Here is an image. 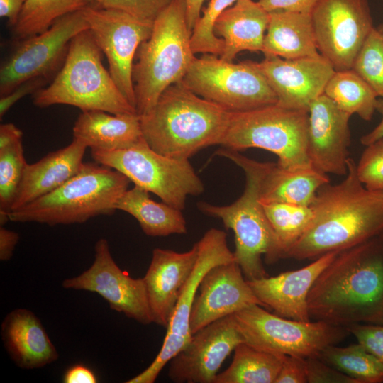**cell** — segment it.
<instances>
[{
	"label": "cell",
	"instance_id": "20",
	"mask_svg": "<svg viewBox=\"0 0 383 383\" xmlns=\"http://www.w3.org/2000/svg\"><path fill=\"white\" fill-rule=\"evenodd\" d=\"M308 113V155L311 166L326 174L346 175L351 115L324 94L311 103Z\"/></svg>",
	"mask_w": 383,
	"mask_h": 383
},
{
	"label": "cell",
	"instance_id": "34",
	"mask_svg": "<svg viewBox=\"0 0 383 383\" xmlns=\"http://www.w3.org/2000/svg\"><path fill=\"white\" fill-rule=\"evenodd\" d=\"M319 357L358 383L383 382V364L359 343L346 347L328 345Z\"/></svg>",
	"mask_w": 383,
	"mask_h": 383
},
{
	"label": "cell",
	"instance_id": "39",
	"mask_svg": "<svg viewBox=\"0 0 383 383\" xmlns=\"http://www.w3.org/2000/svg\"><path fill=\"white\" fill-rule=\"evenodd\" d=\"M172 0H100L97 6L125 11L140 20L153 23Z\"/></svg>",
	"mask_w": 383,
	"mask_h": 383
},
{
	"label": "cell",
	"instance_id": "19",
	"mask_svg": "<svg viewBox=\"0 0 383 383\" xmlns=\"http://www.w3.org/2000/svg\"><path fill=\"white\" fill-rule=\"evenodd\" d=\"M243 276L235 260L217 265L205 274L192 309V335L252 305L264 306Z\"/></svg>",
	"mask_w": 383,
	"mask_h": 383
},
{
	"label": "cell",
	"instance_id": "23",
	"mask_svg": "<svg viewBox=\"0 0 383 383\" xmlns=\"http://www.w3.org/2000/svg\"><path fill=\"white\" fill-rule=\"evenodd\" d=\"M1 333L9 355L22 369L43 367L59 357L40 320L30 310L9 312L2 321Z\"/></svg>",
	"mask_w": 383,
	"mask_h": 383
},
{
	"label": "cell",
	"instance_id": "4",
	"mask_svg": "<svg viewBox=\"0 0 383 383\" xmlns=\"http://www.w3.org/2000/svg\"><path fill=\"white\" fill-rule=\"evenodd\" d=\"M191 35L184 1L172 0L135 55L133 81L139 116L150 110L167 87L183 79L196 58Z\"/></svg>",
	"mask_w": 383,
	"mask_h": 383
},
{
	"label": "cell",
	"instance_id": "10",
	"mask_svg": "<svg viewBox=\"0 0 383 383\" xmlns=\"http://www.w3.org/2000/svg\"><path fill=\"white\" fill-rule=\"evenodd\" d=\"M196 95L230 112L247 111L277 102L256 62L233 63L219 56L196 57L182 80Z\"/></svg>",
	"mask_w": 383,
	"mask_h": 383
},
{
	"label": "cell",
	"instance_id": "21",
	"mask_svg": "<svg viewBox=\"0 0 383 383\" xmlns=\"http://www.w3.org/2000/svg\"><path fill=\"white\" fill-rule=\"evenodd\" d=\"M198 254L197 243L184 252L159 248L153 250L150 265L143 277L152 323L167 327Z\"/></svg>",
	"mask_w": 383,
	"mask_h": 383
},
{
	"label": "cell",
	"instance_id": "30",
	"mask_svg": "<svg viewBox=\"0 0 383 383\" xmlns=\"http://www.w3.org/2000/svg\"><path fill=\"white\" fill-rule=\"evenodd\" d=\"M23 133L13 123L0 125V224L9 219L27 162Z\"/></svg>",
	"mask_w": 383,
	"mask_h": 383
},
{
	"label": "cell",
	"instance_id": "48",
	"mask_svg": "<svg viewBox=\"0 0 383 383\" xmlns=\"http://www.w3.org/2000/svg\"><path fill=\"white\" fill-rule=\"evenodd\" d=\"M189 28L192 30L201 17L202 6L206 0H184Z\"/></svg>",
	"mask_w": 383,
	"mask_h": 383
},
{
	"label": "cell",
	"instance_id": "9",
	"mask_svg": "<svg viewBox=\"0 0 383 383\" xmlns=\"http://www.w3.org/2000/svg\"><path fill=\"white\" fill-rule=\"evenodd\" d=\"M96 162L116 170L129 180L179 210L188 196L203 193L204 187L189 160L174 159L152 150L143 137L133 145L112 151L91 150Z\"/></svg>",
	"mask_w": 383,
	"mask_h": 383
},
{
	"label": "cell",
	"instance_id": "51",
	"mask_svg": "<svg viewBox=\"0 0 383 383\" xmlns=\"http://www.w3.org/2000/svg\"><path fill=\"white\" fill-rule=\"evenodd\" d=\"M84 1V2H86L87 4L88 2H94L96 4H98V2L100 1V0H82Z\"/></svg>",
	"mask_w": 383,
	"mask_h": 383
},
{
	"label": "cell",
	"instance_id": "7",
	"mask_svg": "<svg viewBox=\"0 0 383 383\" xmlns=\"http://www.w3.org/2000/svg\"><path fill=\"white\" fill-rule=\"evenodd\" d=\"M131 181L120 172L91 162L50 193L9 214L13 222L48 226L82 223L101 215H111Z\"/></svg>",
	"mask_w": 383,
	"mask_h": 383
},
{
	"label": "cell",
	"instance_id": "2",
	"mask_svg": "<svg viewBox=\"0 0 383 383\" xmlns=\"http://www.w3.org/2000/svg\"><path fill=\"white\" fill-rule=\"evenodd\" d=\"M311 207L313 218L286 258L313 260L355 247L383 231V191L369 190L362 184L350 157L345 179L323 186Z\"/></svg>",
	"mask_w": 383,
	"mask_h": 383
},
{
	"label": "cell",
	"instance_id": "33",
	"mask_svg": "<svg viewBox=\"0 0 383 383\" xmlns=\"http://www.w3.org/2000/svg\"><path fill=\"white\" fill-rule=\"evenodd\" d=\"M262 205L276 238L278 259L286 258L288 252L309 226L313 210L311 206L286 203Z\"/></svg>",
	"mask_w": 383,
	"mask_h": 383
},
{
	"label": "cell",
	"instance_id": "6",
	"mask_svg": "<svg viewBox=\"0 0 383 383\" xmlns=\"http://www.w3.org/2000/svg\"><path fill=\"white\" fill-rule=\"evenodd\" d=\"M101 56L89 29L77 34L53 80L33 94V104L40 108L65 104L82 111L138 114L104 67Z\"/></svg>",
	"mask_w": 383,
	"mask_h": 383
},
{
	"label": "cell",
	"instance_id": "14",
	"mask_svg": "<svg viewBox=\"0 0 383 383\" xmlns=\"http://www.w3.org/2000/svg\"><path fill=\"white\" fill-rule=\"evenodd\" d=\"M83 12L89 31L106 55L109 73L123 96L135 108L134 60L140 44L149 38L153 23L121 10L99 6L87 5Z\"/></svg>",
	"mask_w": 383,
	"mask_h": 383
},
{
	"label": "cell",
	"instance_id": "18",
	"mask_svg": "<svg viewBox=\"0 0 383 383\" xmlns=\"http://www.w3.org/2000/svg\"><path fill=\"white\" fill-rule=\"evenodd\" d=\"M256 65L284 108L308 111L311 103L323 94L335 70L321 55L296 59L265 57Z\"/></svg>",
	"mask_w": 383,
	"mask_h": 383
},
{
	"label": "cell",
	"instance_id": "52",
	"mask_svg": "<svg viewBox=\"0 0 383 383\" xmlns=\"http://www.w3.org/2000/svg\"><path fill=\"white\" fill-rule=\"evenodd\" d=\"M379 235L383 238V231Z\"/></svg>",
	"mask_w": 383,
	"mask_h": 383
},
{
	"label": "cell",
	"instance_id": "25",
	"mask_svg": "<svg viewBox=\"0 0 383 383\" xmlns=\"http://www.w3.org/2000/svg\"><path fill=\"white\" fill-rule=\"evenodd\" d=\"M270 13L258 1L238 0L216 19L213 33L223 41L220 57L232 62L241 51H261Z\"/></svg>",
	"mask_w": 383,
	"mask_h": 383
},
{
	"label": "cell",
	"instance_id": "27",
	"mask_svg": "<svg viewBox=\"0 0 383 383\" xmlns=\"http://www.w3.org/2000/svg\"><path fill=\"white\" fill-rule=\"evenodd\" d=\"M269 13L262 50L265 57L292 60L321 55L311 14L286 11Z\"/></svg>",
	"mask_w": 383,
	"mask_h": 383
},
{
	"label": "cell",
	"instance_id": "32",
	"mask_svg": "<svg viewBox=\"0 0 383 383\" xmlns=\"http://www.w3.org/2000/svg\"><path fill=\"white\" fill-rule=\"evenodd\" d=\"M323 94L343 111L370 121L377 111L378 96L371 87L353 69L335 70Z\"/></svg>",
	"mask_w": 383,
	"mask_h": 383
},
{
	"label": "cell",
	"instance_id": "40",
	"mask_svg": "<svg viewBox=\"0 0 383 383\" xmlns=\"http://www.w3.org/2000/svg\"><path fill=\"white\" fill-rule=\"evenodd\" d=\"M345 328L360 345L383 364V324L360 323Z\"/></svg>",
	"mask_w": 383,
	"mask_h": 383
},
{
	"label": "cell",
	"instance_id": "43",
	"mask_svg": "<svg viewBox=\"0 0 383 383\" xmlns=\"http://www.w3.org/2000/svg\"><path fill=\"white\" fill-rule=\"evenodd\" d=\"M305 358L286 355L275 383H306Z\"/></svg>",
	"mask_w": 383,
	"mask_h": 383
},
{
	"label": "cell",
	"instance_id": "41",
	"mask_svg": "<svg viewBox=\"0 0 383 383\" xmlns=\"http://www.w3.org/2000/svg\"><path fill=\"white\" fill-rule=\"evenodd\" d=\"M309 383H358L353 378L331 367L319 357L305 358Z\"/></svg>",
	"mask_w": 383,
	"mask_h": 383
},
{
	"label": "cell",
	"instance_id": "22",
	"mask_svg": "<svg viewBox=\"0 0 383 383\" xmlns=\"http://www.w3.org/2000/svg\"><path fill=\"white\" fill-rule=\"evenodd\" d=\"M339 252L326 253L308 265L274 277L248 280L253 292L264 306L282 317L311 321L307 297L314 282Z\"/></svg>",
	"mask_w": 383,
	"mask_h": 383
},
{
	"label": "cell",
	"instance_id": "17",
	"mask_svg": "<svg viewBox=\"0 0 383 383\" xmlns=\"http://www.w3.org/2000/svg\"><path fill=\"white\" fill-rule=\"evenodd\" d=\"M242 342L233 314L218 319L192 335L170 361L168 377L176 383H213L224 360Z\"/></svg>",
	"mask_w": 383,
	"mask_h": 383
},
{
	"label": "cell",
	"instance_id": "46",
	"mask_svg": "<svg viewBox=\"0 0 383 383\" xmlns=\"http://www.w3.org/2000/svg\"><path fill=\"white\" fill-rule=\"evenodd\" d=\"M19 234L6 229L4 226L0 227V260L9 261L13 256V251L19 240Z\"/></svg>",
	"mask_w": 383,
	"mask_h": 383
},
{
	"label": "cell",
	"instance_id": "16",
	"mask_svg": "<svg viewBox=\"0 0 383 383\" xmlns=\"http://www.w3.org/2000/svg\"><path fill=\"white\" fill-rule=\"evenodd\" d=\"M62 285L96 293L112 310L142 324L152 323L143 279L133 278L118 267L105 238L96 243L91 265L78 276L65 279Z\"/></svg>",
	"mask_w": 383,
	"mask_h": 383
},
{
	"label": "cell",
	"instance_id": "36",
	"mask_svg": "<svg viewBox=\"0 0 383 383\" xmlns=\"http://www.w3.org/2000/svg\"><path fill=\"white\" fill-rule=\"evenodd\" d=\"M352 69L383 99V34L376 27L364 42Z\"/></svg>",
	"mask_w": 383,
	"mask_h": 383
},
{
	"label": "cell",
	"instance_id": "42",
	"mask_svg": "<svg viewBox=\"0 0 383 383\" xmlns=\"http://www.w3.org/2000/svg\"><path fill=\"white\" fill-rule=\"evenodd\" d=\"M48 81L43 77L30 79L17 86L8 94L0 96V118H1L20 99L28 94H34L45 87Z\"/></svg>",
	"mask_w": 383,
	"mask_h": 383
},
{
	"label": "cell",
	"instance_id": "37",
	"mask_svg": "<svg viewBox=\"0 0 383 383\" xmlns=\"http://www.w3.org/2000/svg\"><path fill=\"white\" fill-rule=\"evenodd\" d=\"M238 0H210L203 15L196 23L191 35L193 52L212 54L221 56L223 51V41L213 33V26L218 16Z\"/></svg>",
	"mask_w": 383,
	"mask_h": 383
},
{
	"label": "cell",
	"instance_id": "35",
	"mask_svg": "<svg viewBox=\"0 0 383 383\" xmlns=\"http://www.w3.org/2000/svg\"><path fill=\"white\" fill-rule=\"evenodd\" d=\"M87 6L82 0H27L12 28L16 40L47 30L58 18Z\"/></svg>",
	"mask_w": 383,
	"mask_h": 383
},
{
	"label": "cell",
	"instance_id": "12",
	"mask_svg": "<svg viewBox=\"0 0 383 383\" xmlns=\"http://www.w3.org/2000/svg\"><path fill=\"white\" fill-rule=\"evenodd\" d=\"M89 29L83 9L56 20L45 31L18 40L0 67V96L25 81L50 79L62 66L72 40Z\"/></svg>",
	"mask_w": 383,
	"mask_h": 383
},
{
	"label": "cell",
	"instance_id": "5",
	"mask_svg": "<svg viewBox=\"0 0 383 383\" xmlns=\"http://www.w3.org/2000/svg\"><path fill=\"white\" fill-rule=\"evenodd\" d=\"M216 154L232 160L243 170L245 187L235 202L227 206H216L199 202L198 208L204 213L221 219L235 236V261L247 280L267 277L262 256L271 264L279 260L276 238L260 201L261 179L266 162L250 159L238 151L221 149Z\"/></svg>",
	"mask_w": 383,
	"mask_h": 383
},
{
	"label": "cell",
	"instance_id": "50",
	"mask_svg": "<svg viewBox=\"0 0 383 383\" xmlns=\"http://www.w3.org/2000/svg\"><path fill=\"white\" fill-rule=\"evenodd\" d=\"M376 28L381 33L383 34V21Z\"/></svg>",
	"mask_w": 383,
	"mask_h": 383
},
{
	"label": "cell",
	"instance_id": "45",
	"mask_svg": "<svg viewBox=\"0 0 383 383\" xmlns=\"http://www.w3.org/2000/svg\"><path fill=\"white\" fill-rule=\"evenodd\" d=\"M63 382L96 383L97 377L90 368L82 364H77L66 370L63 376Z\"/></svg>",
	"mask_w": 383,
	"mask_h": 383
},
{
	"label": "cell",
	"instance_id": "15",
	"mask_svg": "<svg viewBox=\"0 0 383 383\" xmlns=\"http://www.w3.org/2000/svg\"><path fill=\"white\" fill-rule=\"evenodd\" d=\"M311 16L319 53L336 71L352 69L374 28L367 0H318Z\"/></svg>",
	"mask_w": 383,
	"mask_h": 383
},
{
	"label": "cell",
	"instance_id": "24",
	"mask_svg": "<svg viewBox=\"0 0 383 383\" xmlns=\"http://www.w3.org/2000/svg\"><path fill=\"white\" fill-rule=\"evenodd\" d=\"M87 148L85 143L73 138L66 147L35 163H27L11 211L50 193L75 175L84 164Z\"/></svg>",
	"mask_w": 383,
	"mask_h": 383
},
{
	"label": "cell",
	"instance_id": "11",
	"mask_svg": "<svg viewBox=\"0 0 383 383\" xmlns=\"http://www.w3.org/2000/svg\"><path fill=\"white\" fill-rule=\"evenodd\" d=\"M233 315L245 343L258 349L302 358L319 357L349 333L346 328L323 321H302L272 313L259 304Z\"/></svg>",
	"mask_w": 383,
	"mask_h": 383
},
{
	"label": "cell",
	"instance_id": "49",
	"mask_svg": "<svg viewBox=\"0 0 383 383\" xmlns=\"http://www.w3.org/2000/svg\"><path fill=\"white\" fill-rule=\"evenodd\" d=\"M377 111L382 116L381 121L371 131L362 136L360 138L361 143L365 146L383 138V99L380 98V99H378Z\"/></svg>",
	"mask_w": 383,
	"mask_h": 383
},
{
	"label": "cell",
	"instance_id": "13",
	"mask_svg": "<svg viewBox=\"0 0 383 383\" xmlns=\"http://www.w3.org/2000/svg\"><path fill=\"white\" fill-rule=\"evenodd\" d=\"M198 257L186 282L174 312L167 327V332L158 354L142 372L126 383H153L165 366L189 342L190 316L194 299L201 279L213 267L235 260L233 252L227 244L226 233L216 228L207 231L197 242Z\"/></svg>",
	"mask_w": 383,
	"mask_h": 383
},
{
	"label": "cell",
	"instance_id": "3",
	"mask_svg": "<svg viewBox=\"0 0 383 383\" xmlns=\"http://www.w3.org/2000/svg\"><path fill=\"white\" fill-rule=\"evenodd\" d=\"M231 115L181 81L167 87L140 121L143 137L152 150L169 157L189 160L203 148L221 145Z\"/></svg>",
	"mask_w": 383,
	"mask_h": 383
},
{
	"label": "cell",
	"instance_id": "26",
	"mask_svg": "<svg viewBox=\"0 0 383 383\" xmlns=\"http://www.w3.org/2000/svg\"><path fill=\"white\" fill-rule=\"evenodd\" d=\"M73 138L91 150L112 151L128 148L143 138L140 116L85 111L72 128Z\"/></svg>",
	"mask_w": 383,
	"mask_h": 383
},
{
	"label": "cell",
	"instance_id": "1",
	"mask_svg": "<svg viewBox=\"0 0 383 383\" xmlns=\"http://www.w3.org/2000/svg\"><path fill=\"white\" fill-rule=\"evenodd\" d=\"M307 306L311 320L333 326L383 324V238L339 252L312 285Z\"/></svg>",
	"mask_w": 383,
	"mask_h": 383
},
{
	"label": "cell",
	"instance_id": "29",
	"mask_svg": "<svg viewBox=\"0 0 383 383\" xmlns=\"http://www.w3.org/2000/svg\"><path fill=\"white\" fill-rule=\"evenodd\" d=\"M115 209L134 217L144 233L149 236L184 234L187 231L186 220L181 210L163 201H154L147 190L136 185L123 192Z\"/></svg>",
	"mask_w": 383,
	"mask_h": 383
},
{
	"label": "cell",
	"instance_id": "38",
	"mask_svg": "<svg viewBox=\"0 0 383 383\" xmlns=\"http://www.w3.org/2000/svg\"><path fill=\"white\" fill-rule=\"evenodd\" d=\"M356 170L367 189L383 191V138L366 146L356 164Z\"/></svg>",
	"mask_w": 383,
	"mask_h": 383
},
{
	"label": "cell",
	"instance_id": "31",
	"mask_svg": "<svg viewBox=\"0 0 383 383\" xmlns=\"http://www.w3.org/2000/svg\"><path fill=\"white\" fill-rule=\"evenodd\" d=\"M285 357L242 342L234 349L231 364L213 383H275Z\"/></svg>",
	"mask_w": 383,
	"mask_h": 383
},
{
	"label": "cell",
	"instance_id": "8",
	"mask_svg": "<svg viewBox=\"0 0 383 383\" xmlns=\"http://www.w3.org/2000/svg\"><path fill=\"white\" fill-rule=\"evenodd\" d=\"M308 119V111L277 104L231 112L221 145L235 151L251 148L267 150L277 156L279 166L287 169L311 167Z\"/></svg>",
	"mask_w": 383,
	"mask_h": 383
},
{
	"label": "cell",
	"instance_id": "47",
	"mask_svg": "<svg viewBox=\"0 0 383 383\" xmlns=\"http://www.w3.org/2000/svg\"><path fill=\"white\" fill-rule=\"evenodd\" d=\"M27 0H0V16L6 18L12 28L17 23L19 14Z\"/></svg>",
	"mask_w": 383,
	"mask_h": 383
},
{
	"label": "cell",
	"instance_id": "28",
	"mask_svg": "<svg viewBox=\"0 0 383 383\" xmlns=\"http://www.w3.org/2000/svg\"><path fill=\"white\" fill-rule=\"evenodd\" d=\"M330 182L328 174L313 167H282L266 162L260 188L262 204L286 203L311 206L318 191Z\"/></svg>",
	"mask_w": 383,
	"mask_h": 383
},
{
	"label": "cell",
	"instance_id": "44",
	"mask_svg": "<svg viewBox=\"0 0 383 383\" xmlns=\"http://www.w3.org/2000/svg\"><path fill=\"white\" fill-rule=\"evenodd\" d=\"M268 12L286 11L311 14L318 0H258Z\"/></svg>",
	"mask_w": 383,
	"mask_h": 383
}]
</instances>
